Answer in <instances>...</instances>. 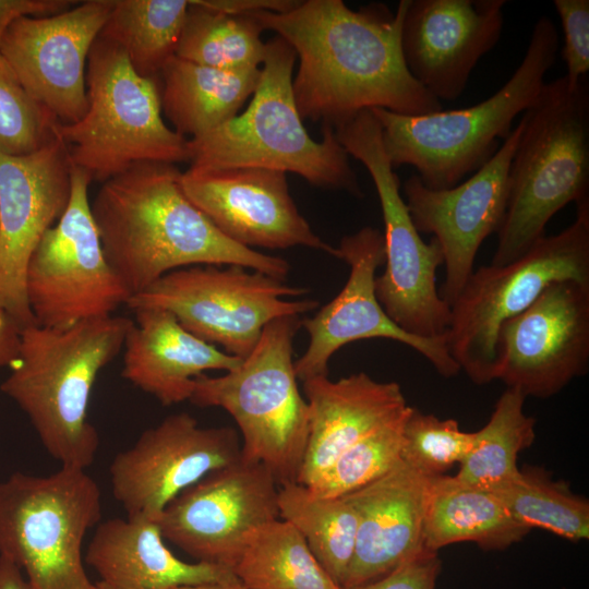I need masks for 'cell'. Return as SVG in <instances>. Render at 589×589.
<instances>
[{
    "mask_svg": "<svg viewBox=\"0 0 589 589\" xmlns=\"http://www.w3.org/2000/svg\"><path fill=\"white\" fill-rule=\"evenodd\" d=\"M557 50L556 26L542 15L533 25L520 64L488 99L469 108L442 109L424 116L370 109L381 125L392 167H414L429 189L457 185L492 158L501 146L500 140L510 134L515 118L536 101Z\"/></svg>",
    "mask_w": 589,
    "mask_h": 589,
    "instance_id": "cell-5",
    "label": "cell"
},
{
    "mask_svg": "<svg viewBox=\"0 0 589 589\" xmlns=\"http://www.w3.org/2000/svg\"><path fill=\"white\" fill-rule=\"evenodd\" d=\"M0 589H31L23 572L0 556Z\"/></svg>",
    "mask_w": 589,
    "mask_h": 589,
    "instance_id": "cell-43",
    "label": "cell"
},
{
    "mask_svg": "<svg viewBox=\"0 0 589 589\" xmlns=\"http://www.w3.org/2000/svg\"><path fill=\"white\" fill-rule=\"evenodd\" d=\"M505 0H409L401 50L411 76L438 101L466 89L479 60L498 43Z\"/></svg>",
    "mask_w": 589,
    "mask_h": 589,
    "instance_id": "cell-22",
    "label": "cell"
},
{
    "mask_svg": "<svg viewBox=\"0 0 589 589\" xmlns=\"http://www.w3.org/2000/svg\"><path fill=\"white\" fill-rule=\"evenodd\" d=\"M233 572L248 589H341L299 531L283 519L250 538Z\"/></svg>",
    "mask_w": 589,
    "mask_h": 589,
    "instance_id": "cell-31",
    "label": "cell"
},
{
    "mask_svg": "<svg viewBox=\"0 0 589 589\" xmlns=\"http://www.w3.org/2000/svg\"><path fill=\"white\" fill-rule=\"evenodd\" d=\"M408 4L400 0L392 12L384 3L352 10L342 0H304L286 12L248 15L296 51L292 93L302 119L336 129L373 108L402 116L442 110L404 60L401 26Z\"/></svg>",
    "mask_w": 589,
    "mask_h": 589,
    "instance_id": "cell-1",
    "label": "cell"
},
{
    "mask_svg": "<svg viewBox=\"0 0 589 589\" xmlns=\"http://www.w3.org/2000/svg\"><path fill=\"white\" fill-rule=\"evenodd\" d=\"M567 279L589 284V211L577 212L568 227L544 236L520 259L473 271L450 305L446 335L460 371L478 385L496 380L501 326L549 285Z\"/></svg>",
    "mask_w": 589,
    "mask_h": 589,
    "instance_id": "cell-10",
    "label": "cell"
},
{
    "mask_svg": "<svg viewBox=\"0 0 589 589\" xmlns=\"http://www.w3.org/2000/svg\"><path fill=\"white\" fill-rule=\"evenodd\" d=\"M432 478L400 459L378 479L342 496L358 515V530L341 589L374 581L425 550Z\"/></svg>",
    "mask_w": 589,
    "mask_h": 589,
    "instance_id": "cell-23",
    "label": "cell"
},
{
    "mask_svg": "<svg viewBox=\"0 0 589 589\" xmlns=\"http://www.w3.org/2000/svg\"><path fill=\"white\" fill-rule=\"evenodd\" d=\"M94 589H111L107 587L106 585L101 584L100 581L94 582Z\"/></svg>",
    "mask_w": 589,
    "mask_h": 589,
    "instance_id": "cell-45",
    "label": "cell"
},
{
    "mask_svg": "<svg viewBox=\"0 0 589 589\" xmlns=\"http://www.w3.org/2000/svg\"><path fill=\"white\" fill-rule=\"evenodd\" d=\"M278 488L263 464L240 459L181 492L157 522L164 539L196 562L233 569L250 538L279 519Z\"/></svg>",
    "mask_w": 589,
    "mask_h": 589,
    "instance_id": "cell-14",
    "label": "cell"
},
{
    "mask_svg": "<svg viewBox=\"0 0 589 589\" xmlns=\"http://www.w3.org/2000/svg\"><path fill=\"white\" fill-rule=\"evenodd\" d=\"M209 9L231 14L244 15L257 11L286 12L299 1L293 0H197Z\"/></svg>",
    "mask_w": 589,
    "mask_h": 589,
    "instance_id": "cell-41",
    "label": "cell"
},
{
    "mask_svg": "<svg viewBox=\"0 0 589 589\" xmlns=\"http://www.w3.org/2000/svg\"><path fill=\"white\" fill-rule=\"evenodd\" d=\"M173 589H248L242 585H216V584H204V585H192V586H181Z\"/></svg>",
    "mask_w": 589,
    "mask_h": 589,
    "instance_id": "cell-44",
    "label": "cell"
},
{
    "mask_svg": "<svg viewBox=\"0 0 589 589\" xmlns=\"http://www.w3.org/2000/svg\"><path fill=\"white\" fill-rule=\"evenodd\" d=\"M240 265H194L172 271L133 294L131 309L158 308L172 313L191 334L245 359L264 327L275 318L318 308L301 297L308 289Z\"/></svg>",
    "mask_w": 589,
    "mask_h": 589,
    "instance_id": "cell-12",
    "label": "cell"
},
{
    "mask_svg": "<svg viewBox=\"0 0 589 589\" xmlns=\"http://www.w3.org/2000/svg\"><path fill=\"white\" fill-rule=\"evenodd\" d=\"M133 321L110 315L64 329L22 328L19 352L0 389L27 416L61 467L86 470L99 435L88 420L96 378L122 350Z\"/></svg>",
    "mask_w": 589,
    "mask_h": 589,
    "instance_id": "cell-3",
    "label": "cell"
},
{
    "mask_svg": "<svg viewBox=\"0 0 589 589\" xmlns=\"http://www.w3.org/2000/svg\"><path fill=\"white\" fill-rule=\"evenodd\" d=\"M530 531L517 522L490 491L437 476L431 488L424 519V548L437 552L458 542H474L485 551L504 550Z\"/></svg>",
    "mask_w": 589,
    "mask_h": 589,
    "instance_id": "cell-28",
    "label": "cell"
},
{
    "mask_svg": "<svg viewBox=\"0 0 589 589\" xmlns=\"http://www.w3.org/2000/svg\"><path fill=\"white\" fill-rule=\"evenodd\" d=\"M58 124L31 96L0 52V152L31 154L57 136Z\"/></svg>",
    "mask_w": 589,
    "mask_h": 589,
    "instance_id": "cell-37",
    "label": "cell"
},
{
    "mask_svg": "<svg viewBox=\"0 0 589 589\" xmlns=\"http://www.w3.org/2000/svg\"><path fill=\"white\" fill-rule=\"evenodd\" d=\"M112 5V0L77 1L53 15L23 16L3 38L1 55L59 124L76 122L87 109V60Z\"/></svg>",
    "mask_w": 589,
    "mask_h": 589,
    "instance_id": "cell-20",
    "label": "cell"
},
{
    "mask_svg": "<svg viewBox=\"0 0 589 589\" xmlns=\"http://www.w3.org/2000/svg\"><path fill=\"white\" fill-rule=\"evenodd\" d=\"M87 109L58 124L73 167L101 183L142 163H189V139L161 116L159 77L140 75L125 52L98 36L86 67Z\"/></svg>",
    "mask_w": 589,
    "mask_h": 589,
    "instance_id": "cell-7",
    "label": "cell"
},
{
    "mask_svg": "<svg viewBox=\"0 0 589 589\" xmlns=\"http://www.w3.org/2000/svg\"><path fill=\"white\" fill-rule=\"evenodd\" d=\"M524 125L521 117L492 158L453 188L429 189L416 173L404 183L414 227L419 233L433 235L441 247L445 278L438 293L449 305L473 273L480 245L503 223L509 167Z\"/></svg>",
    "mask_w": 589,
    "mask_h": 589,
    "instance_id": "cell-18",
    "label": "cell"
},
{
    "mask_svg": "<svg viewBox=\"0 0 589 589\" xmlns=\"http://www.w3.org/2000/svg\"><path fill=\"white\" fill-rule=\"evenodd\" d=\"M173 164L142 163L103 182L91 202L105 256L131 293L194 265H240L286 280L289 263L227 238L193 204Z\"/></svg>",
    "mask_w": 589,
    "mask_h": 589,
    "instance_id": "cell-2",
    "label": "cell"
},
{
    "mask_svg": "<svg viewBox=\"0 0 589 589\" xmlns=\"http://www.w3.org/2000/svg\"><path fill=\"white\" fill-rule=\"evenodd\" d=\"M84 560L111 589L242 585L229 567L176 556L165 544L157 520L144 516L100 521Z\"/></svg>",
    "mask_w": 589,
    "mask_h": 589,
    "instance_id": "cell-25",
    "label": "cell"
},
{
    "mask_svg": "<svg viewBox=\"0 0 589 589\" xmlns=\"http://www.w3.org/2000/svg\"><path fill=\"white\" fill-rule=\"evenodd\" d=\"M100 32L125 52L142 76L158 77L176 56L190 0H112Z\"/></svg>",
    "mask_w": 589,
    "mask_h": 589,
    "instance_id": "cell-32",
    "label": "cell"
},
{
    "mask_svg": "<svg viewBox=\"0 0 589 589\" xmlns=\"http://www.w3.org/2000/svg\"><path fill=\"white\" fill-rule=\"evenodd\" d=\"M297 55L280 36L266 43L257 86L245 110L189 139L190 168L260 167L293 172L313 185L362 196L348 154L335 130L323 127L314 141L303 125L292 93Z\"/></svg>",
    "mask_w": 589,
    "mask_h": 589,
    "instance_id": "cell-6",
    "label": "cell"
},
{
    "mask_svg": "<svg viewBox=\"0 0 589 589\" xmlns=\"http://www.w3.org/2000/svg\"><path fill=\"white\" fill-rule=\"evenodd\" d=\"M123 344L122 376L161 405L189 400L194 380L207 370L229 372L243 359L188 332L167 310L137 308Z\"/></svg>",
    "mask_w": 589,
    "mask_h": 589,
    "instance_id": "cell-26",
    "label": "cell"
},
{
    "mask_svg": "<svg viewBox=\"0 0 589 589\" xmlns=\"http://www.w3.org/2000/svg\"><path fill=\"white\" fill-rule=\"evenodd\" d=\"M279 518L292 525L311 552L339 586L351 562L358 515L345 497H322L305 485L287 482L278 488Z\"/></svg>",
    "mask_w": 589,
    "mask_h": 589,
    "instance_id": "cell-30",
    "label": "cell"
},
{
    "mask_svg": "<svg viewBox=\"0 0 589 589\" xmlns=\"http://www.w3.org/2000/svg\"><path fill=\"white\" fill-rule=\"evenodd\" d=\"M101 492L84 469L14 472L0 481V556L31 589H94L83 542L101 518Z\"/></svg>",
    "mask_w": 589,
    "mask_h": 589,
    "instance_id": "cell-9",
    "label": "cell"
},
{
    "mask_svg": "<svg viewBox=\"0 0 589 589\" xmlns=\"http://www.w3.org/2000/svg\"><path fill=\"white\" fill-rule=\"evenodd\" d=\"M520 525L542 528L569 541L589 538V502L553 480L540 467H526L506 488L493 492Z\"/></svg>",
    "mask_w": 589,
    "mask_h": 589,
    "instance_id": "cell-34",
    "label": "cell"
},
{
    "mask_svg": "<svg viewBox=\"0 0 589 589\" xmlns=\"http://www.w3.org/2000/svg\"><path fill=\"white\" fill-rule=\"evenodd\" d=\"M300 326L299 315L273 320L238 368L195 377L189 399L226 410L242 434L241 459L263 464L278 485L296 482L309 437L310 408L292 359Z\"/></svg>",
    "mask_w": 589,
    "mask_h": 589,
    "instance_id": "cell-8",
    "label": "cell"
},
{
    "mask_svg": "<svg viewBox=\"0 0 589 589\" xmlns=\"http://www.w3.org/2000/svg\"><path fill=\"white\" fill-rule=\"evenodd\" d=\"M564 34V75L574 87L589 71V0H554Z\"/></svg>",
    "mask_w": 589,
    "mask_h": 589,
    "instance_id": "cell-38",
    "label": "cell"
},
{
    "mask_svg": "<svg viewBox=\"0 0 589 589\" xmlns=\"http://www.w3.org/2000/svg\"><path fill=\"white\" fill-rule=\"evenodd\" d=\"M348 155L370 173L384 220L385 271L375 278V294L389 318L420 338L447 335L450 305L436 289V271L444 257L438 242L423 241L400 194L399 178L382 141L381 125L370 110H362L335 129Z\"/></svg>",
    "mask_w": 589,
    "mask_h": 589,
    "instance_id": "cell-11",
    "label": "cell"
},
{
    "mask_svg": "<svg viewBox=\"0 0 589 589\" xmlns=\"http://www.w3.org/2000/svg\"><path fill=\"white\" fill-rule=\"evenodd\" d=\"M180 182L193 204L240 245L273 250L308 247L336 257V248L316 236L298 211L283 171L189 168Z\"/></svg>",
    "mask_w": 589,
    "mask_h": 589,
    "instance_id": "cell-21",
    "label": "cell"
},
{
    "mask_svg": "<svg viewBox=\"0 0 589 589\" xmlns=\"http://www.w3.org/2000/svg\"><path fill=\"white\" fill-rule=\"evenodd\" d=\"M240 459L232 428H203L189 413L170 414L115 456L109 468L112 493L127 516L157 520L181 492Z\"/></svg>",
    "mask_w": 589,
    "mask_h": 589,
    "instance_id": "cell-16",
    "label": "cell"
},
{
    "mask_svg": "<svg viewBox=\"0 0 589 589\" xmlns=\"http://www.w3.org/2000/svg\"><path fill=\"white\" fill-rule=\"evenodd\" d=\"M72 0H0V47L13 24L23 16H49L72 8Z\"/></svg>",
    "mask_w": 589,
    "mask_h": 589,
    "instance_id": "cell-40",
    "label": "cell"
},
{
    "mask_svg": "<svg viewBox=\"0 0 589 589\" xmlns=\"http://www.w3.org/2000/svg\"><path fill=\"white\" fill-rule=\"evenodd\" d=\"M310 408L309 437L296 482L309 486L349 447L397 419L407 404L396 382H377L364 372L337 381L303 382Z\"/></svg>",
    "mask_w": 589,
    "mask_h": 589,
    "instance_id": "cell-24",
    "label": "cell"
},
{
    "mask_svg": "<svg viewBox=\"0 0 589 589\" xmlns=\"http://www.w3.org/2000/svg\"><path fill=\"white\" fill-rule=\"evenodd\" d=\"M71 169L58 135L27 155L0 152V309L22 328L36 324L25 290L27 262L68 207Z\"/></svg>",
    "mask_w": 589,
    "mask_h": 589,
    "instance_id": "cell-19",
    "label": "cell"
},
{
    "mask_svg": "<svg viewBox=\"0 0 589 589\" xmlns=\"http://www.w3.org/2000/svg\"><path fill=\"white\" fill-rule=\"evenodd\" d=\"M263 31L248 14H226L190 0L176 57L221 70L261 68Z\"/></svg>",
    "mask_w": 589,
    "mask_h": 589,
    "instance_id": "cell-33",
    "label": "cell"
},
{
    "mask_svg": "<svg viewBox=\"0 0 589 589\" xmlns=\"http://www.w3.org/2000/svg\"><path fill=\"white\" fill-rule=\"evenodd\" d=\"M525 399L516 388L504 390L486 424L472 432L471 447L455 476L459 481L496 492L518 478V454L536 437V420L525 413Z\"/></svg>",
    "mask_w": 589,
    "mask_h": 589,
    "instance_id": "cell-29",
    "label": "cell"
},
{
    "mask_svg": "<svg viewBox=\"0 0 589 589\" xmlns=\"http://www.w3.org/2000/svg\"><path fill=\"white\" fill-rule=\"evenodd\" d=\"M350 273L341 291L312 317L301 318L309 334L305 352L294 362L297 378L304 382L328 376V362L342 346L361 339L386 338L405 344L422 354L445 377L460 371L449 353L446 336L420 338L397 326L375 294V272L385 262L384 236L372 227L346 236L336 248Z\"/></svg>",
    "mask_w": 589,
    "mask_h": 589,
    "instance_id": "cell-17",
    "label": "cell"
},
{
    "mask_svg": "<svg viewBox=\"0 0 589 589\" xmlns=\"http://www.w3.org/2000/svg\"><path fill=\"white\" fill-rule=\"evenodd\" d=\"M92 181L72 166L68 207L27 262L26 297L39 326L64 329L110 316L131 298L105 256L88 199Z\"/></svg>",
    "mask_w": 589,
    "mask_h": 589,
    "instance_id": "cell-13",
    "label": "cell"
},
{
    "mask_svg": "<svg viewBox=\"0 0 589 589\" xmlns=\"http://www.w3.org/2000/svg\"><path fill=\"white\" fill-rule=\"evenodd\" d=\"M371 432L345 450L311 485L322 497H341L378 479L399 460L409 411Z\"/></svg>",
    "mask_w": 589,
    "mask_h": 589,
    "instance_id": "cell-35",
    "label": "cell"
},
{
    "mask_svg": "<svg viewBox=\"0 0 589 589\" xmlns=\"http://www.w3.org/2000/svg\"><path fill=\"white\" fill-rule=\"evenodd\" d=\"M497 378L526 398H549L589 368V284L558 280L506 321L496 347Z\"/></svg>",
    "mask_w": 589,
    "mask_h": 589,
    "instance_id": "cell-15",
    "label": "cell"
},
{
    "mask_svg": "<svg viewBox=\"0 0 589 589\" xmlns=\"http://www.w3.org/2000/svg\"><path fill=\"white\" fill-rule=\"evenodd\" d=\"M260 71L221 70L175 56L158 76L161 109L177 133L196 137L238 115L253 95Z\"/></svg>",
    "mask_w": 589,
    "mask_h": 589,
    "instance_id": "cell-27",
    "label": "cell"
},
{
    "mask_svg": "<svg viewBox=\"0 0 589 589\" xmlns=\"http://www.w3.org/2000/svg\"><path fill=\"white\" fill-rule=\"evenodd\" d=\"M22 327L0 309V369L11 366L19 352Z\"/></svg>",
    "mask_w": 589,
    "mask_h": 589,
    "instance_id": "cell-42",
    "label": "cell"
},
{
    "mask_svg": "<svg viewBox=\"0 0 589 589\" xmlns=\"http://www.w3.org/2000/svg\"><path fill=\"white\" fill-rule=\"evenodd\" d=\"M400 459L426 477L445 474L468 454L472 432H464L454 419H440L409 407Z\"/></svg>",
    "mask_w": 589,
    "mask_h": 589,
    "instance_id": "cell-36",
    "label": "cell"
},
{
    "mask_svg": "<svg viewBox=\"0 0 589 589\" xmlns=\"http://www.w3.org/2000/svg\"><path fill=\"white\" fill-rule=\"evenodd\" d=\"M440 572L437 552L424 550L387 575L349 589H435Z\"/></svg>",
    "mask_w": 589,
    "mask_h": 589,
    "instance_id": "cell-39",
    "label": "cell"
},
{
    "mask_svg": "<svg viewBox=\"0 0 589 589\" xmlns=\"http://www.w3.org/2000/svg\"><path fill=\"white\" fill-rule=\"evenodd\" d=\"M525 125L508 172V196L490 265L525 255L569 203L589 211V86L565 76L545 82L522 113Z\"/></svg>",
    "mask_w": 589,
    "mask_h": 589,
    "instance_id": "cell-4",
    "label": "cell"
}]
</instances>
